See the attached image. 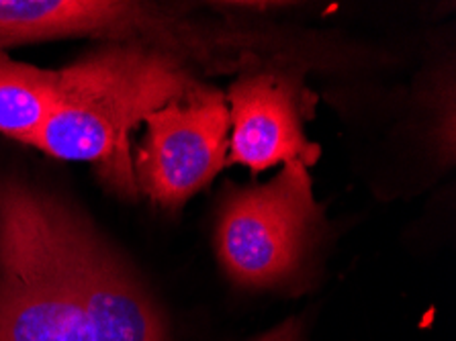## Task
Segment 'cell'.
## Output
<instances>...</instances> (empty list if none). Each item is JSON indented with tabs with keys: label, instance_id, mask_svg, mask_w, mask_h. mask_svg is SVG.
Wrapping results in <instances>:
<instances>
[{
	"label": "cell",
	"instance_id": "obj_1",
	"mask_svg": "<svg viewBox=\"0 0 456 341\" xmlns=\"http://www.w3.org/2000/svg\"><path fill=\"white\" fill-rule=\"evenodd\" d=\"M201 86L175 53L137 41L105 44L58 69V101L31 145L58 159L93 164L102 184L135 199L131 134Z\"/></svg>",
	"mask_w": 456,
	"mask_h": 341
},
{
	"label": "cell",
	"instance_id": "obj_2",
	"mask_svg": "<svg viewBox=\"0 0 456 341\" xmlns=\"http://www.w3.org/2000/svg\"><path fill=\"white\" fill-rule=\"evenodd\" d=\"M66 203L0 176V341H93L64 240Z\"/></svg>",
	"mask_w": 456,
	"mask_h": 341
},
{
	"label": "cell",
	"instance_id": "obj_3",
	"mask_svg": "<svg viewBox=\"0 0 456 341\" xmlns=\"http://www.w3.org/2000/svg\"><path fill=\"white\" fill-rule=\"evenodd\" d=\"M317 221L307 166L287 162L271 183L227 199L217 225L219 260L241 287H274L297 272Z\"/></svg>",
	"mask_w": 456,
	"mask_h": 341
},
{
	"label": "cell",
	"instance_id": "obj_4",
	"mask_svg": "<svg viewBox=\"0 0 456 341\" xmlns=\"http://www.w3.org/2000/svg\"><path fill=\"white\" fill-rule=\"evenodd\" d=\"M96 37L137 41L184 61H216L224 37L168 9L126 0H0V50L39 41Z\"/></svg>",
	"mask_w": 456,
	"mask_h": 341
},
{
	"label": "cell",
	"instance_id": "obj_5",
	"mask_svg": "<svg viewBox=\"0 0 456 341\" xmlns=\"http://www.w3.org/2000/svg\"><path fill=\"white\" fill-rule=\"evenodd\" d=\"M134 162L137 191L164 208L183 207L227 164L230 109L225 94L201 86L172 101L146 121Z\"/></svg>",
	"mask_w": 456,
	"mask_h": 341
},
{
	"label": "cell",
	"instance_id": "obj_6",
	"mask_svg": "<svg viewBox=\"0 0 456 341\" xmlns=\"http://www.w3.org/2000/svg\"><path fill=\"white\" fill-rule=\"evenodd\" d=\"M64 240L93 341H166L160 313L91 223L66 205Z\"/></svg>",
	"mask_w": 456,
	"mask_h": 341
},
{
	"label": "cell",
	"instance_id": "obj_7",
	"mask_svg": "<svg viewBox=\"0 0 456 341\" xmlns=\"http://www.w3.org/2000/svg\"><path fill=\"white\" fill-rule=\"evenodd\" d=\"M230 151L227 164L248 166L252 172L276 164L320 159V145L303 131V88L295 74L276 69H248L230 86Z\"/></svg>",
	"mask_w": 456,
	"mask_h": 341
},
{
	"label": "cell",
	"instance_id": "obj_8",
	"mask_svg": "<svg viewBox=\"0 0 456 341\" xmlns=\"http://www.w3.org/2000/svg\"><path fill=\"white\" fill-rule=\"evenodd\" d=\"M58 101V69L12 60L0 50V134L33 143Z\"/></svg>",
	"mask_w": 456,
	"mask_h": 341
},
{
	"label": "cell",
	"instance_id": "obj_9",
	"mask_svg": "<svg viewBox=\"0 0 456 341\" xmlns=\"http://www.w3.org/2000/svg\"><path fill=\"white\" fill-rule=\"evenodd\" d=\"M301 339V323L297 319H287L285 323L276 325L274 329L266 331L265 336L256 337L254 341H299Z\"/></svg>",
	"mask_w": 456,
	"mask_h": 341
}]
</instances>
